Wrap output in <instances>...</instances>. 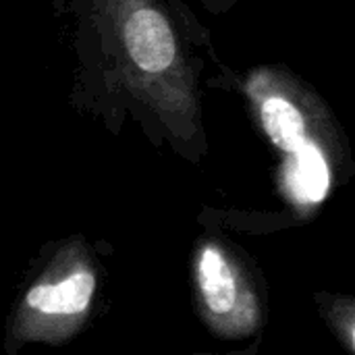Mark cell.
Wrapping results in <instances>:
<instances>
[{"label": "cell", "mask_w": 355, "mask_h": 355, "mask_svg": "<svg viewBox=\"0 0 355 355\" xmlns=\"http://www.w3.org/2000/svg\"><path fill=\"white\" fill-rule=\"evenodd\" d=\"M71 106L119 135L135 123L191 164L208 154L204 92L235 89L210 29L183 0H52Z\"/></svg>", "instance_id": "1"}, {"label": "cell", "mask_w": 355, "mask_h": 355, "mask_svg": "<svg viewBox=\"0 0 355 355\" xmlns=\"http://www.w3.org/2000/svg\"><path fill=\"white\" fill-rule=\"evenodd\" d=\"M258 133L277 154L275 183L289 220L308 223L355 173L343 125L329 102L281 64H258L237 77Z\"/></svg>", "instance_id": "2"}, {"label": "cell", "mask_w": 355, "mask_h": 355, "mask_svg": "<svg viewBox=\"0 0 355 355\" xmlns=\"http://www.w3.org/2000/svg\"><path fill=\"white\" fill-rule=\"evenodd\" d=\"M106 270L87 237L75 233L48 241L29 264L10 304L2 349L17 355L27 345L58 347L94 320Z\"/></svg>", "instance_id": "3"}, {"label": "cell", "mask_w": 355, "mask_h": 355, "mask_svg": "<svg viewBox=\"0 0 355 355\" xmlns=\"http://www.w3.org/2000/svg\"><path fill=\"white\" fill-rule=\"evenodd\" d=\"M189 283L193 310L214 337L237 341L262 335L270 314L264 275L254 256L214 227L193 241Z\"/></svg>", "instance_id": "4"}, {"label": "cell", "mask_w": 355, "mask_h": 355, "mask_svg": "<svg viewBox=\"0 0 355 355\" xmlns=\"http://www.w3.org/2000/svg\"><path fill=\"white\" fill-rule=\"evenodd\" d=\"M314 304L347 355H355V297L352 293H333V291H316Z\"/></svg>", "instance_id": "5"}, {"label": "cell", "mask_w": 355, "mask_h": 355, "mask_svg": "<svg viewBox=\"0 0 355 355\" xmlns=\"http://www.w3.org/2000/svg\"><path fill=\"white\" fill-rule=\"evenodd\" d=\"M200 2H202V6H204L210 15L220 17V15H227L239 0H200Z\"/></svg>", "instance_id": "6"}, {"label": "cell", "mask_w": 355, "mask_h": 355, "mask_svg": "<svg viewBox=\"0 0 355 355\" xmlns=\"http://www.w3.org/2000/svg\"><path fill=\"white\" fill-rule=\"evenodd\" d=\"M260 347H262V335L254 337V341L237 352H229V354H191V355H260Z\"/></svg>", "instance_id": "7"}]
</instances>
